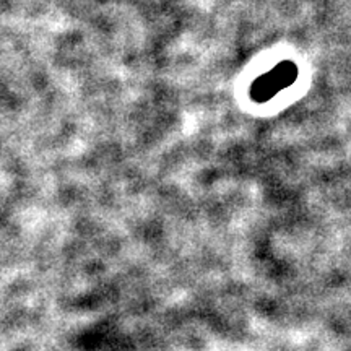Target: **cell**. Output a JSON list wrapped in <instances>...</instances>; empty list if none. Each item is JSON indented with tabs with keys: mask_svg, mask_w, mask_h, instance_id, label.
Here are the masks:
<instances>
[{
	"mask_svg": "<svg viewBox=\"0 0 351 351\" xmlns=\"http://www.w3.org/2000/svg\"><path fill=\"white\" fill-rule=\"evenodd\" d=\"M298 77V69L293 62H280L275 69L269 70L258 77L251 86V96L256 103H265L280 93V91L293 85Z\"/></svg>",
	"mask_w": 351,
	"mask_h": 351,
	"instance_id": "1",
	"label": "cell"
}]
</instances>
